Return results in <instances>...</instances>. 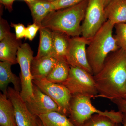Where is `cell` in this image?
I'll return each instance as SVG.
<instances>
[{
    "instance_id": "6da1fadb",
    "label": "cell",
    "mask_w": 126,
    "mask_h": 126,
    "mask_svg": "<svg viewBox=\"0 0 126 126\" xmlns=\"http://www.w3.org/2000/svg\"><path fill=\"white\" fill-rule=\"evenodd\" d=\"M93 77L98 92L96 98L111 101L126 99V52L119 49L110 53L102 69Z\"/></svg>"
},
{
    "instance_id": "7a4b0ae2",
    "label": "cell",
    "mask_w": 126,
    "mask_h": 126,
    "mask_svg": "<svg viewBox=\"0 0 126 126\" xmlns=\"http://www.w3.org/2000/svg\"><path fill=\"white\" fill-rule=\"evenodd\" d=\"M89 0L71 7L50 12L42 21L40 27L64 33L71 37L82 34V25Z\"/></svg>"
},
{
    "instance_id": "3957f363",
    "label": "cell",
    "mask_w": 126,
    "mask_h": 126,
    "mask_svg": "<svg viewBox=\"0 0 126 126\" xmlns=\"http://www.w3.org/2000/svg\"><path fill=\"white\" fill-rule=\"evenodd\" d=\"M115 26L107 20L90 40L87 47L88 61L93 75L102 69L109 55L120 49L113 35Z\"/></svg>"
},
{
    "instance_id": "277c9868",
    "label": "cell",
    "mask_w": 126,
    "mask_h": 126,
    "mask_svg": "<svg viewBox=\"0 0 126 126\" xmlns=\"http://www.w3.org/2000/svg\"><path fill=\"white\" fill-rule=\"evenodd\" d=\"M92 98L81 94L72 95L70 102L69 119L75 126H82L92 116L99 114L108 117L116 123H122L123 114L115 110L102 111L93 106Z\"/></svg>"
},
{
    "instance_id": "5b68a950",
    "label": "cell",
    "mask_w": 126,
    "mask_h": 126,
    "mask_svg": "<svg viewBox=\"0 0 126 126\" xmlns=\"http://www.w3.org/2000/svg\"><path fill=\"white\" fill-rule=\"evenodd\" d=\"M61 84L72 95L83 94L93 98L98 94L93 75L80 68L70 66L67 78Z\"/></svg>"
},
{
    "instance_id": "8992f818",
    "label": "cell",
    "mask_w": 126,
    "mask_h": 126,
    "mask_svg": "<svg viewBox=\"0 0 126 126\" xmlns=\"http://www.w3.org/2000/svg\"><path fill=\"white\" fill-rule=\"evenodd\" d=\"M33 58V52L29 45L27 43L22 44L18 49L17 58L20 68L21 90L20 93L26 102L33 97V83L31 72V64Z\"/></svg>"
},
{
    "instance_id": "52a82bcc",
    "label": "cell",
    "mask_w": 126,
    "mask_h": 126,
    "mask_svg": "<svg viewBox=\"0 0 126 126\" xmlns=\"http://www.w3.org/2000/svg\"><path fill=\"white\" fill-rule=\"evenodd\" d=\"M102 0H89L82 24V37L90 40L107 21Z\"/></svg>"
},
{
    "instance_id": "ba28073f",
    "label": "cell",
    "mask_w": 126,
    "mask_h": 126,
    "mask_svg": "<svg viewBox=\"0 0 126 126\" xmlns=\"http://www.w3.org/2000/svg\"><path fill=\"white\" fill-rule=\"evenodd\" d=\"M33 82L55 103L58 112L69 117L72 95L65 86L51 82L46 78L33 80Z\"/></svg>"
},
{
    "instance_id": "9c48e42d",
    "label": "cell",
    "mask_w": 126,
    "mask_h": 126,
    "mask_svg": "<svg viewBox=\"0 0 126 126\" xmlns=\"http://www.w3.org/2000/svg\"><path fill=\"white\" fill-rule=\"evenodd\" d=\"M90 40L82 36L72 37L66 55V61L70 66L80 68L93 75L87 54V47Z\"/></svg>"
},
{
    "instance_id": "30bf717a",
    "label": "cell",
    "mask_w": 126,
    "mask_h": 126,
    "mask_svg": "<svg viewBox=\"0 0 126 126\" xmlns=\"http://www.w3.org/2000/svg\"><path fill=\"white\" fill-rule=\"evenodd\" d=\"M20 93L14 88L8 87L7 96L14 106L17 126H39L38 117L30 111Z\"/></svg>"
},
{
    "instance_id": "8fae6325",
    "label": "cell",
    "mask_w": 126,
    "mask_h": 126,
    "mask_svg": "<svg viewBox=\"0 0 126 126\" xmlns=\"http://www.w3.org/2000/svg\"><path fill=\"white\" fill-rule=\"evenodd\" d=\"M33 94V97L26 102L28 109L32 114L38 116L51 112H58L55 103L34 83Z\"/></svg>"
},
{
    "instance_id": "7c38bea8",
    "label": "cell",
    "mask_w": 126,
    "mask_h": 126,
    "mask_svg": "<svg viewBox=\"0 0 126 126\" xmlns=\"http://www.w3.org/2000/svg\"><path fill=\"white\" fill-rule=\"evenodd\" d=\"M22 44L21 40L12 33L0 41V61H7L12 65L18 63L17 52Z\"/></svg>"
},
{
    "instance_id": "4fadbf2b",
    "label": "cell",
    "mask_w": 126,
    "mask_h": 126,
    "mask_svg": "<svg viewBox=\"0 0 126 126\" xmlns=\"http://www.w3.org/2000/svg\"><path fill=\"white\" fill-rule=\"evenodd\" d=\"M58 60L51 55L40 58L34 57L31 64V72L33 80L46 78Z\"/></svg>"
},
{
    "instance_id": "5bb4252c",
    "label": "cell",
    "mask_w": 126,
    "mask_h": 126,
    "mask_svg": "<svg viewBox=\"0 0 126 126\" xmlns=\"http://www.w3.org/2000/svg\"><path fill=\"white\" fill-rule=\"evenodd\" d=\"M12 65L7 61L0 62V89L2 93L6 95L10 83L13 84L14 88L18 92H20L21 90L20 78L12 72Z\"/></svg>"
},
{
    "instance_id": "9a60e30c",
    "label": "cell",
    "mask_w": 126,
    "mask_h": 126,
    "mask_svg": "<svg viewBox=\"0 0 126 126\" xmlns=\"http://www.w3.org/2000/svg\"><path fill=\"white\" fill-rule=\"evenodd\" d=\"M107 20L114 25L126 22V0H111L104 8Z\"/></svg>"
},
{
    "instance_id": "2e32d148",
    "label": "cell",
    "mask_w": 126,
    "mask_h": 126,
    "mask_svg": "<svg viewBox=\"0 0 126 126\" xmlns=\"http://www.w3.org/2000/svg\"><path fill=\"white\" fill-rule=\"evenodd\" d=\"M0 126H18L16 121L14 108L7 95L0 93Z\"/></svg>"
},
{
    "instance_id": "e0dca14e",
    "label": "cell",
    "mask_w": 126,
    "mask_h": 126,
    "mask_svg": "<svg viewBox=\"0 0 126 126\" xmlns=\"http://www.w3.org/2000/svg\"><path fill=\"white\" fill-rule=\"evenodd\" d=\"M53 32V50L51 56L58 60L66 61V55L71 37L57 31Z\"/></svg>"
},
{
    "instance_id": "ac0fdd59",
    "label": "cell",
    "mask_w": 126,
    "mask_h": 126,
    "mask_svg": "<svg viewBox=\"0 0 126 126\" xmlns=\"http://www.w3.org/2000/svg\"><path fill=\"white\" fill-rule=\"evenodd\" d=\"M39 45L36 58L52 55L53 50L52 30L45 27H40Z\"/></svg>"
},
{
    "instance_id": "d6986e66",
    "label": "cell",
    "mask_w": 126,
    "mask_h": 126,
    "mask_svg": "<svg viewBox=\"0 0 126 126\" xmlns=\"http://www.w3.org/2000/svg\"><path fill=\"white\" fill-rule=\"evenodd\" d=\"M70 68V65L66 61L59 60L46 79L53 83H62L67 78Z\"/></svg>"
},
{
    "instance_id": "ffe728a7",
    "label": "cell",
    "mask_w": 126,
    "mask_h": 126,
    "mask_svg": "<svg viewBox=\"0 0 126 126\" xmlns=\"http://www.w3.org/2000/svg\"><path fill=\"white\" fill-rule=\"evenodd\" d=\"M38 117L44 126H76L67 117L56 111L42 114Z\"/></svg>"
},
{
    "instance_id": "44dd1931",
    "label": "cell",
    "mask_w": 126,
    "mask_h": 126,
    "mask_svg": "<svg viewBox=\"0 0 126 126\" xmlns=\"http://www.w3.org/2000/svg\"><path fill=\"white\" fill-rule=\"evenodd\" d=\"M26 3L31 12L34 23L40 27L42 21L50 12L44 5L43 0H34Z\"/></svg>"
},
{
    "instance_id": "7402d4cb",
    "label": "cell",
    "mask_w": 126,
    "mask_h": 126,
    "mask_svg": "<svg viewBox=\"0 0 126 126\" xmlns=\"http://www.w3.org/2000/svg\"><path fill=\"white\" fill-rule=\"evenodd\" d=\"M116 123L106 116L99 114L92 115L82 126H113Z\"/></svg>"
},
{
    "instance_id": "603a6c76",
    "label": "cell",
    "mask_w": 126,
    "mask_h": 126,
    "mask_svg": "<svg viewBox=\"0 0 126 126\" xmlns=\"http://www.w3.org/2000/svg\"><path fill=\"white\" fill-rule=\"evenodd\" d=\"M114 37L119 48L126 52V22L115 25Z\"/></svg>"
},
{
    "instance_id": "cb8c5ba5",
    "label": "cell",
    "mask_w": 126,
    "mask_h": 126,
    "mask_svg": "<svg viewBox=\"0 0 126 126\" xmlns=\"http://www.w3.org/2000/svg\"><path fill=\"white\" fill-rule=\"evenodd\" d=\"M85 0H56L52 2L53 11L65 9L78 4Z\"/></svg>"
},
{
    "instance_id": "d4e9b609",
    "label": "cell",
    "mask_w": 126,
    "mask_h": 126,
    "mask_svg": "<svg viewBox=\"0 0 126 126\" xmlns=\"http://www.w3.org/2000/svg\"><path fill=\"white\" fill-rule=\"evenodd\" d=\"M40 26L34 23L32 24L29 25L26 28L25 38L32 41L36 36L37 32L40 29Z\"/></svg>"
},
{
    "instance_id": "484cf974",
    "label": "cell",
    "mask_w": 126,
    "mask_h": 126,
    "mask_svg": "<svg viewBox=\"0 0 126 126\" xmlns=\"http://www.w3.org/2000/svg\"><path fill=\"white\" fill-rule=\"evenodd\" d=\"M11 33L10 28L7 21L0 18V41Z\"/></svg>"
},
{
    "instance_id": "4316f807",
    "label": "cell",
    "mask_w": 126,
    "mask_h": 126,
    "mask_svg": "<svg viewBox=\"0 0 126 126\" xmlns=\"http://www.w3.org/2000/svg\"><path fill=\"white\" fill-rule=\"evenodd\" d=\"M11 25L15 29L16 36L17 39H21L25 37L26 27H25L24 25L11 23Z\"/></svg>"
},
{
    "instance_id": "83f0119b",
    "label": "cell",
    "mask_w": 126,
    "mask_h": 126,
    "mask_svg": "<svg viewBox=\"0 0 126 126\" xmlns=\"http://www.w3.org/2000/svg\"><path fill=\"white\" fill-rule=\"evenodd\" d=\"M118 108V110L123 114H126V100L125 99H118L111 101Z\"/></svg>"
},
{
    "instance_id": "f1b7e54d",
    "label": "cell",
    "mask_w": 126,
    "mask_h": 126,
    "mask_svg": "<svg viewBox=\"0 0 126 126\" xmlns=\"http://www.w3.org/2000/svg\"><path fill=\"white\" fill-rule=\"evenodd\" d=\"M16 0H0L1 4H2L10 12L13 10V3Z\"/></svg>"
},
{
    "instance_id": "f546056e",
    "label": "cell",
    "mask_w": 126,
    "mask_h": 126,
    "mask_svg": "<svg viewBox=\"0 0 126 126\" xmlns=\"http://www.w3.org/2000/svg\"><path fill=\"white\" fill-rule=\"evenodd\" d=\"M111 0H102L104 7H106Z\"/></svg>"
},
{
    "instance_id": "4dcf8cb0",
    "label": "cell",
    "mask_w": 126,
    "mask_h": 126,
    "mask_svg": "<svg viewBox=\"0 0 126 126\" xmlns=\"http://www.w3.org/2000/svg\"><path fill=\"white\" fill-rule=\"evenodd\" d=\"M123 114V121L122 123L123 124L122 126H126V114Z\"/></svg>"
},
{
    "instance_id": "1f68e13d",
    "label": "cell",
    "mask_w": 126,
    "mask_h": 126,
    "mask_svg": "<svg viewBox=\"0 0 126 126\" xmlns=\"http://www.w3.org/2000/svg\"><path fill=\"white\" fill-rule=\"evenodd\" d=\"M39 126H43L42 122H41V121L40 119H39Z\"/></svg>"
},
{
    "instance_id": "d6a6232c",
    "label": "cell",
    "mask_w": 126,
    "mask_h": 126,
    "mask_svg": "<svg viewBox=\"0 0 126 126\" xmlns=\"http://www.w3.org/2000/svg\"><path fill=\"white\" fill-rule=\"evenodd\" d=\"M23 0L25 1L26 2H31L34 0Z\"/></svg>"
},
{
    "instance_id": "836d02e7",
    "label": "cell",
    "mask_w": 126,
    "mask_h": 126,
    "mask_svg": "<svg viewBox=\"0 0 126 126\" xmlns=\"http://www.w3.org/2000/svg\"><path fill=\"white\" fill-rule=\"evenodd\" d=\"M44 0L47 1H49L50 2H53L56 0Z\"/></svg>"
},
{
    "instance_id": "e575fe53",
    "label": "cell",
    "mask_w": 126,
    "mask_h": 126,
    "mask_svg": "<svg viewBox=\"0 0 126 126\" xmlns=\"http://www.w3.org/2000/svg\"><path fill=\"white\" fill-rule=\"evenodd\" d=\"M119 124H118V123H116L113 126H119Z\"/></svg>"
},
{
    "instance_id": "d590c367",
    "label": "cell",
    "mask_w": 126,
    "mask_h": 126,
    "mask_svg": "<svg viewBox=\"0 0 126 126\" xmlns=\"http://www.w3.org/2000/svg\"></svg>"
},
{
    "instance_id": "8d00e7d4",
    "label": "cell",
    "mask_w": 126,
    "mask_h": 126,
    "mask_svg": "<svg viewBox=\"0 0 126 126\" xmlns=\"http://www.w3.org/2000/svg\"></svg>"
}]
</instances>
